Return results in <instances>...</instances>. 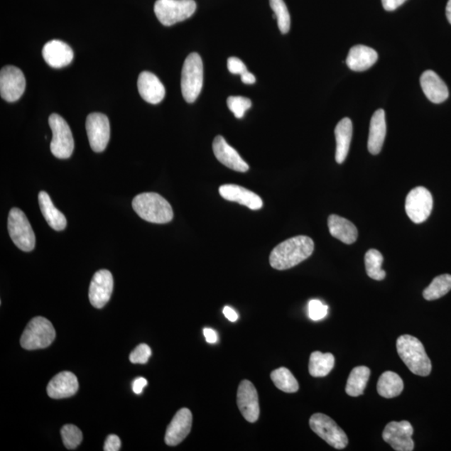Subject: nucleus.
Returning <instances> with one entry per match:
<instances>
[{
  "instance_id": "41",
  "label": "nucleus",
  "mask_w": 451,
  "mask_h": 451,
  "mask_svg": "<svg viewBox=\"0 0 451 451\" xmlns=\"http://www.w3.org/2000/svg\"><path fill=\"white\" fill-rule=\"evenodd\" d=\"M406 0H382L383 7L387 11H393L401 6Z\"/></svg>"
},
{
  "instance_id": "24",
  "label": "nucleus",
  "mask_w": 451,
  "mask_h": 451,
  "mask_svg": "<svg viewBox=\"0 0 451 451\" xmlns=\"http://www.w3.org/2000/svg\"><path fill=\"white\" fill-rule=\"evenodd\" d=\"M377 60L376 51L370 47L359 45L350 49L346 64L354 71H364L372 67Z\"/></svg>"
},
{
  "instance_id": "40",
  "label": "nucleus",
  "mask_w": 451,
  "mask_h": 451,
  "mask_svg": "<svg viewBox=\"0 0 451 451\" xmlns=\"http://www.w3.org/2000/svg\"><path fill=\"white\" fill-rule=\"evenodd\" d=\"M121 446V441L120 438L116 435H110L107 438L106 442H104V451H118L120 450Z\"/></svg>"
},
{
  "instance_id": "39",
  "label": "nucleus",
  "mask_w": 451,
  "mask_h": 451,
  "mask_svg": "<svg viewBox=\"0 0 451 451\" xmlns=\"http://www.w3.org/2000/svg\"><path fill=\"white\" fill-rule=\"evenodd\" d=\"M227 68L232 74L234 75H243L246 72V67L245 64L240 59L237 57H230L227 60Z\"/></svg>"
},
{
  "instance_id": "37",
  "label": "nucleus",
  "mask_w": 451,
  "mask_h": 451,
  "mask_svg": "<svg viewBox=\"0 0 451 451\" xmlns=\"http://www.w3.org/2000/svg\"><path fill=\"white\" fill-rule=\"evenodd\" d=\"M151 356V349L148 345L141 344L132 351L130 361L132 364H146Z\"/></svg>"
},
{
  "instance_id": "31",
  "label": "nucleus",
  "mask_w": 451,
  "mask_h": 451,
  "mask_svg": "<svg viewBox=\"0 0 451 451\" xmlns=\"http://www.w3.org/2000/svg\"><path fill=\"white\" fill-rule=\"evenodd\" d=\"M271 379L280 391L285 393H295L299 389V384L295 377L287 368H279L271 373Z\"/></svg>"
},
{
  "instance_id": "3",
  "label": "nucleus",
  "mask_w": 451,
  "mask_h": 451,
  "mask_svg": "<svg viewBox=\"0 0 451 451\" xmlns=\"http://www.w3.org/2000/svg\"><path fill=\"white\" fill-rule=\"evenodd\" d=\"M132 207L142 219L151 223L164 224L173 218L170 204L161 195L155 192H144L133 199Z\"/></svg>"
},
{
  "instance_id": "34",
  "label": "nucleus",
  "mask_w": 451,
  "mask_h": 451,
  "mask_svg": "<svg viewBox=\"0 0 451 451\" xmlns=\"http://www.w3.org/2000/svg\"><path fill=\"white\" fill-rule=\"evenodd\" d=\"M269 2L274 12L273 18H277L279 31L282 34H287L290 30L291 18L286 4L283 0H269Z\"/></svg>"
},
{
  "instance_id": "26",
  "label": "nucleus",
  "mask_w": 451,
  "mask_h": 451,
  "mask_svg": "<svg viewBox=\"0 0 451 451\" xmlns=\"http://www.w3.org/2000/svg\"><path fill=\"white\" fill-rule=\"evenodd\" d=\"M330 234L345 244H352L358 239V230L348 219L338 215H330L327 219Z\"/></svg>"
},
{
  "instance_id": "5",
  "label": "nucleus",
  "mask_w": 451,
  "mask_h": 451,
  "mask_svg": "<svg viewBox=\"0 0 451 451\" xmlns=\"http://www.w3.org/2000/svg\"><path fill=\"white\" fill-rule=\"evenodd\" d=\"M203 85V63L197 53L190 54L185 60L182 72V92L185 101L193 103L200 94Z\"/></svg>"
},
{
  "instance_id": "20",
  "label": "nucleus",
  "mask_w": 451,
  "mask_h": 451,
  "mask_svg": "<svg viewBox=\"0 0 451 451\" xmlns=\"http://www.w3.org/2000/svg\"><path fill=\"white\" fill-rule=\"evenodd\" d=\"M78 389L77 377L73 373L64 371L51 379L47 386V393L51 398L60 400L75 396Z\"/></svg>"
},
{
  "instance_id": "29",
  "label": "nucleus",
  "mask_w": 451,
  "mask_h": 451,
  "mask_svg": "<svg viewBox=\"0 0 451 451\" xmlns=\"http://www.w3.org/2000/svg\"><path fill=\"white\" fill-rule=\"evenodd\" d=\"M335 356L330 353L322 354L315 351L310 355L308 370L313 377H325L334 369Z\"/></svg>"
},
{
  "instance_id": "12",
  "label": "nucleus",
  "mask_w": 451,
  "mask_h": 451,
  "mask_svg": "<svg viewBox=\"0 0 451 451\" xmlns=\"http://www.w3.org/2000/svg\"><path fill=\"white\" fill-rule=\"evenodd\" d=\"M413 434L414 428L409 421H392L384 428L382 438L396 451H412L415 449Z\"/></svg>"
},
{
  "instance_id": "2",
  "label": "nucleus",
  "mask_w": 451,
  "mask_h": 451,
  "mask_svg": "<svg viewBox=\"0 0 451 451\" xmlns=\"http://www.w3.org/2000/svg\"><path fill=\"white\" fill-rule=\"evenodd\" d=\"M396 348L398 356L413 374L423 377L430 375L431 361L419 339L409 335H402L397 339Z\"/></svg>"
},
{
  "instance_id": "46",
  "label": "nucleus",
  "mask_w": 451,
  "mask_h": 451,
  "mask_svg": "<svg viewBox=\"0 0 451 451\" xmlns=\"http://www.w3.org/2000/svg\"><path fill=\"white\" fill-rule=\"evenodd\" d=\"M446 17L451 25V0H449L447 6H446Z\"/></svg>"
},
{
  "instance_id": "45",
  "label": "nucleus",
  "mask_w": 451,
  "mask_h": 451,
  "mask_svg": "<svg viewBox=\"0 0 451 451\" xmlns=\"http://www.w3.org/2000/svg\"><path fill=\"white\" fill-rule=\"evenodd\" d=\"M241 80L244 84L248 85L254 84L256 82L254 75L250 73L248 70H246L243 75H241Z\"/></svg>"
},
{
  "instance_id": "44",
  "label": "nucleus",
  "mask_w": 451,
  "mask_h": 451,
  "mask_svg": "<svg viewBox=\"0 0 451 451\" xmlns=\"http://www.w3.org/2000/svg\"><path fill=\"white\" fill-rule=\"evenodd\" d=\"M203 333L204 336H205L207 343L215 344L217 341V335L214 330L212 329H204Z\"/></svg>"
},
{
  "instance_id": "33",
  "label": "nucleus",
  "mask_w": 451,
  "mask_h": 451,
  "mask_svg": "<svg viewBox=\"0 0 451 451\" xmlns=\"http://www.w3.org/2000/svg\"><path fill=\"white\" fill-rule=\"evenodd\" d=\"M383 255L381 251L376 249H370L365 254L364 262L365 268H366V273L369 278L377 280V281H381V280L386 278V271L382 269L383 264Z\"/></svg>"
},
{
  "instance_id": "36",
  "label": "nucleus",
  "mask_w": 451,
  "mask_h": 451,
  "mask_svg": "<svg viewBox=\"0 0 451 451\" xmlns=\"http://www.w3.org/2000/svg\"><path fill=\"white\" fill-rule=\"evenodd\" d=\"M227 107L237 119L243 118L246 111L251 107L249 98L243 97H230L227 98Z\"/></svg>"
},
{
  "instance_id": "43",
  "label": "nucleus",
  "mask_w": 451,
  "mask_h": 451,
  "mask_svg": "<svg viewBox=\"0 0 451 451\" xmlns=\"http://www.w3.org/2000/svg\"><path fill=\"white\" fill-rule=\"evenodd\" d=\"M223 315H224L227 319L231 322H235L239 320V315H237L236 311L232 310L230 307L227 306L223 308Z\"/></svg>"
},
{
  "instance_id": "28",
  "label": "nucleus",
  "mask_w": 451,
  "mask_h": 451,
  "mask_svg": "<svg viewBox=\"0 0 451 451\" xmlns=\"http://www.w3.org/2000/svg\"><path fill=\"white\" fill-rule=\"evenodd\" d=\"M403 389V382L398 375L392 371H386L379 377L377 391L379 395L386 398H392L401 395Z\"/></svg>"
},
{
  "instance_id": "9",
  "label": "nucleus",
  "mask_w": 451,
  "mask_h": 451,
  "mask_svg": "<svg viewBox=\"0 0 451 451\" xmlns=\"http://www.w3.org/2000/svg\"><path fill=\"white\" fill-rule=\"evenodd\" d=\"M310 425L315 434L337 450H343L349 444L347 435L330 416L316 413L311 416Z\"/></svg>"
},
{
  "instance_id": "42",
  "label": "nucleus",
  "mask_w": 451,
  "mask_h": 451,
  "mask_svg": "<svg viewBox=\"0 0 451 451\" xmlns=\"http://www.w3.org/2000/svg\"><path fill=\"white\" fill-rule=\"evenodd\" d=\"M146 386L147 381L145 378H137L135 379L134 382L132 383L133 392L136 393V395H140V393L143 391V389Z\"/></svg>"
},
{
  "instance_id": "18",
  "label": "nucleus",
  "mask_w": 451,
  "mask_h": 451,
  "mask_svg": "<svg viewBox=\"0 0 451 451\" xmlns=\"http://www.w3.org/2000/svg\"><path fill=\"white\" fill-rule=\"evenodd\" d=\"M219 193L225 200L239 203L251 210H259L263 205L262 199L257 194L239 185H222L219 188Z\"/></svg>"
},
{
  "instance_id": "17",
  "label": "nucleus",
  "mask_w": 451,
  "mask_h": 451,
  "mask_svg": "<svg viewBox=\"0 0 451 451\" xmlns=\"http://www.w3.org/2000/svg\"><path fill=\"white\" fill-rule=\"evenodd\" d=\"M212 149L216 158L227 168L239 173H246L249 170L248 163L241 158L234 147L227 143L224 137L216 136L213 141Z\"/></svg>"
},
{
  "instance_id": "7",
  "label": "nucleus",
  "mask_w": 451,
  "mask_h": 451,
  "mask_svg": "<svg viewBox=\"0 0 451 451\" xmlns=\"http://www.w3.org/2000/svg\"><path fill=\"white\" fill-rule=\"evenodd\" d=\"M8 230L17 248L23 251H31L35 249V232L25 213L21 209L14 207L9 212Z\"/></svg>"
},
{
  "instance_id": "27",
  "label": "nucleus",
  "mask_w": 451,
  "mask_h": 451,
  "mask_svg": "<svg viewBox=\"0 0 451 451\" xmlns=\"http://www.w3.org/2000/svg\"><path fill=\"white\" fill-rule=\"evenodd\" d=\"M39 204L42 214L50 227L55 231H63L67 221L63 213L55 207L48 193L43 191L39 193Z\"/></svg>"
},
{
  "instance_id": "13",
  "label": "nucleus",
  "mask_w": 451,
  "mask_h": 451,
  "mask_svg": "<svg viewBox=\"0 0 451 451\" xmlns=\"http://www.w3.org/2000/svg\"><path fill=\"white\" fill-rule=\"evenodd\" d=\"M26 78L16 66L7 65L0 71V94L8 102L18 101L26 89Z\"/></svg>"
},
{
  "instance_id": "21",
  "label": "nucleus",
  "mask_w": 451,
  "mask_h": 451,
  "mask_svg": "<svg viewBox=\"0 0 451 451\" xmlns=\"http://www.w3.org/2000/svg\"><path fill=\"white\" fill-rule=\"evenodd\" d=\"M139 93L142 99L150 104H159L163 101L165 89L156 75L149 71H143L137 82Z\"/></svg>"
},
{
  "instance_id": "30",
  "label": "nucleus",
  "mask_w": 451,
  "mask_h": 451,
  "mask_svg": "<svg viewBox=\"0 0 451 451\" xmlns=\"http://www.w3.org/2000/svg\"><path fill=\"white\" fill-rule=\"evenodd\" d=\"M370 376V369L366 366H358L351 371L345 391L347 395L352 397L362 396L365 388L367 386Z\"/></svg>"
},
{
  "instance_id": "25",
  "label": "nucleus",
  "mask_w": 451,
  "mask_h": 451,
  "mask_svg": "<svg viewBox=\"0 0 451 451\" xmlns=\"http://www.w3.org/2000/svg\"><path fill=\"white\" fill-rule=\"evenodd\" d=\"M337 163L342 164L349 154L351 140L353 136V124L348 117L341 120L335 128Z\"/></svg>"
},
{
  "instance_id": "22",
  "label": "nucleus",
  "mask_w": 451,
  "mask_h": 451,
  "mask_svg": "<svg viewBox=\"0 0 451 451\" xmlns=\"http://www.w3.org/2000/svg\"><path fill=\"white\" fill-rule=\"evenodd\" d=\"M420 85L425 97L431 102L442 103L449 97L447 85L433 70H426L420 77Z\"/></svg>"
},
{
  "instance_id": "10",
  "label": "nucleus",
  "mask_w": 451,
  "mask_h": 451,
  "mask_svg": "<svg viewBox=\"0 0 451 451\" xmlns=\"http://www.w3.org/2000/svg\"><path fill=\"white\" fill-rule=\"evenodd\" d=\"M433 209V197L424 187H417L408 194L406 201V211L410 219L420 224L428 219Z\"/></svg>"
},
{
  "instance_id": "1",
  "label": "nucleus",
  "mask_w": 451,
  "mask_h": 451,
  "mask_svg": "<svg viewBox=\"0 0 451 451\" xmlns=\"http://www.w3.org/2000/svg\"><path fill=\"white\" fill-rule=\"evenodd\" d=\"M313 250L315 243L310 237H294L275 246L270 254L269 263L274 269L292 268L310 258Z\"/></svg>"
},
{
  "instance_id": "6",
  "label": "nucleus",
  "mask_w": 451,
  "mask_h": 451,
  "mask_svg": "<svg viewBox=\"0 0 451 451\" xmlns=\"http://www.w3.org/2000/svg\"><path fill=\"white\" fill-rule=\"evenodd\" d=\"M196 9L194 0H158L154 6L156 17L165 26L188 20Z\"/></svg>"
},
{
  "instance_id": "35",
  "label": "nucleus",
  "mask_w": 451,
  "mask_h": 451,
  "mask_svg": "<svg viewBox=\"0 0 451 451\" xmlns=\"http://www.w3.org/2000/svg\"><path fill=\"white\" fill-rule=\"evenodd\" d=\"M60 434L61 438H63V443L68 450H75L82 442V432L77 426L74 425H66L63 426V428L61 429Z\"/></svg>"
},
{
  "instance_id": "8",
  "label": "nucleus",
  "mask_w": 451,
  "mask_h": 451,
  "mask_svg": "<svg viewBox=\"0 0 451 451\" xmlns=\"http://www.w3.org/2000/svg\"><path fill=\"white\" fill-rule=\"evenodd\" d=\"M49 124L52 130L50 151L55 158L67 159L73 153L75 142L72 132L63 117L52 114L49 117Z\"/></svg>"
},
{
  "instance_id": "32",
  "label": "nucleus",
  "mask_w": 451,
  "mask_h": 451,
  "mask_svg": "<svg viewBox=\"0 0 451 451\" xmlns=\"http://www.w3.org/2000/svg\"><path fill=\"white\" fill-rule=\"evenodd\" d=\"M451 290V275L442 274L433 279V281L423 292L426 300L433 301L442 298Z\"/></svg>"
},
{
  "instance_id": "38",
  "label": "nucleus",
  "mask_w": 451,
  "mask_h": 451,
  "mask_svg": "<svg viewBox=\"0 0 451 451\" xmlns=\"http://www.w3.org/2000/svg\"><path fill=\"white\" fill-rule=\"evenodd\" d=\"M327 315V306L320 300H311L308 303V315L312 320L317 321L324 319Z\"/></svg>"
},
{
  "instance_id": "15",
  "label": "nucleus",
  "mask_w": 451,
  "mask_h": 451,
  "mask_svg": "<svg viewBox=\"0 0 451 451\" xmlns=\"http://www.w3.org/2000/svg\"><path fill=\"white\" fill-rule=\"evenodd\" d=\"M114 280L110 271L102 269L94 273L89 285V299L92 306L102 308L110 300Z\"/></svg>"
},
{
  "instance_id": "23",
  "label": "nucleus",
  "mask_w": 451,
  "mask_h": 451,
  "mask_svg": "<svg viewBox=\"0 0 451 451\" xmlns=\"http://www.w3.org/2000/svg\"><path fill=\"white\" fill-rule=\"evenodd\" d=\"M386 136V113L382 109L374 112L370 121L368 149L373 155L381 153Z\"/></svg>"
},
{
  "instance_id": "4",
  "label": "nucleus",
  "mask_w": 451,
  "mask_h": 451,
  "mask_svg": "<svg viewBox=\"0 0 451 451\" xmlns=\"http://www.w3.org/2000/svg\"><path fill=\"white\" fill-rule=\"evenodd\" d=\"M55 330L50 321L44 317H34L21 336V344L27 350L49 347L55 339Z\"/></svg>"
},
{
  "instance_id": "16",
  "label": "nucleus",
  "mask_w": 451,
  "mask_h": 451,
  "mask_svg": "<svg viewBox=\"0 0 451 451\" xmlns=\"http://www.w3.org/2000/svg\"><path fill=\"white\" fill-rule=\"evenodd\" d=\"M192 414L187 408H183L175 415L165 431V442L170 446L182 443L191 432Z\"/></svg>"
},
{
  "instance_id": "14",
  "label": "nucleus",
  "mask_w": 451,
  "mask_h": 451,
  "mask_svg": "<svg viewBox=\"0 0 451 451\" xmlns=\"http://www.w3.org/2000/svg\"><path fill=\"white\" fill-rule=\"evenodd\" d=\"M237 403L246 421L254 423L259 420L260 414L259 395L253 383L249 381L241 382L237 389Z\"/></svg>"
},
{
  "instance_id": "19",
  "label": "nucleus",
  "mask_w": 451,
  "mask_h": 451,
  "mask_svg": "<svg viewBox=\"0 0 451 451\" xmlns=\"http://www.w3.org/2000/svg\"><path fill=\"white\" fill-rule=\"evenodd\" d=\"M42 55L45 63L55 69L65 67L74 58L72 49L65 42L56 40L46 43Z\"/></svg>"
},
{
  "instance_id": "11",
  "label": "nucleus",
  "mask_w": 451,
  "mask_h": 451,
  "mask_svg": "<svg viewBox=\"0 0 451 451\" xmlns=\"http://www.w3.org/2000/svg\"><path fill=\"white\" fill-rule=\"evenodd\" d=\"M85 127L90 147L94 153H102L106 150L111 136L110 121L108 117L102 113L89 114Z\"/></svg>"
}]
</instances>
